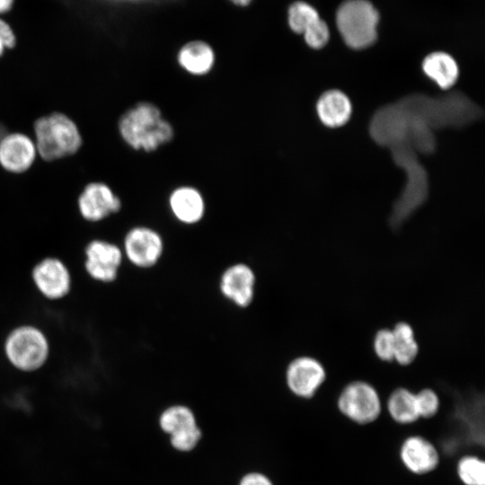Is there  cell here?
Here are the masks:
<instances>
[{
    "mask_svg": "<svg viewBox=\"0 0 485 485\" xmlns=\"http://www.w3.org/2000/svg\"><path fill=\"white\" fill-rule=\"evenodd\" d=\"M481 110L461 93L441 98L411 94L379 109L372 118L374 140L392 152L395 163L418 160L436 149L435 130L463 128Z\"/></svg>",
    "mask_w": 485,
    "mask_h": 485,
    "instance_id": "obj_1",
    "label": "cell"
},
{
    "mask_svg": "<svg viewBox=\"0 0 485 485\" xmlns=\"http://www.w3.org/2000/svg\"><path fill=\"white\" fill-rule=\"evenodd\" d=\"M117 131L129 150L141 153L155 152L169 144L175 133L161 109L147 101L127 107L117 120Z\"/></svg>",
    "mask_w": 485,
    "mask_h": 485,
    "instance_id": "obj_2",
    "label": "cell"
},
{
    "mask_svg": "<svg viewBox=\"0 0 485 485\" xmlns=\"http://www.w3.org/2000/svg\"><path fill=\"white\" fill-rule=\"evenodd\" d=\"M32 139L38 156L47 162L71 156L82 146L77 125L61 112L39 118L33 124Z\"/></svg>",
    "mask_w": 485,
    "mask_h": 485,
    "instance_id": "obj_3",
    "label": "cell"
},
{
    "mask_svg": "<svg viewBox=\"0 0 485 485\" xmlns=\"http://www.w3.org/2000/svg\"><path fill=\"white\" fill-rule=\"evenodd\" d=\"M49 350V342L45 333L31 324L13 329L4 343L6 359L14 368L22 372L40 369L48 361Z\"/></svg>",
    "mask_w": 485,
    "mask_h": 485,
    "instance_id": "obj_4",
    "label": "cell"
},
{
    "mask_svg": "<svg viewBox=\"0 0 485 485\" xmlns=\"http://www.w3.org/2000/svg\"><path fill=\"white\" fill-rule=\"evenodd\" d=\"M378 21L377 10L367 0H346L336 13L340 35L355 49L367 48L376 40Z\"/></svg>",
    "mask_w": 485,
    "mask_h": 485,
    "instance_id": "obj_5",
    "label": "cell"
},
{
    "mask_svg": "<svg viewBox=\"0 0 485 485\" xmlns=\"http://www.w3.org/2000/svg\"><path fill=\"white\" fill-rule=\"evenodd\" d=\"M124 258L134 267L147 269L154 267L162 259L164 241L162 234L147 225H135L124 234L122 240Z\"/></svg>",
    "mask_w": 485,
    "mask_h": 485,
    "instance_id": "obj_6",
    "label": "cell"
},
{
    "mask_svg": "<svg viewBox=\"0 0 485 485\" xmlns=\"http://www.w3.org/2000/svg\"><path fill=\"white\" fill-rule=\"evenodd\" d=\"M338 408L349 420L366 425L378 419L382 406L378 392L371 384L356 381L341 391Z\"/></svg>",
    "mask_w": 485,
    "mask_h": 485,
    "instance_id": "obj_7",
    "label": "cell"
},
{
    "mask_svg": "<svg viewBox=\"0 0 485 485\" xmlns=\"http://www.w3.org/2000/svg\"><path fill=\"white\" fill-rule=\"evenodd\" d=\"M76 203L80 216L92 224L102 222L123 209L122 199L110 185L102 181L86 184Z\"/></svg>",
    "mask_w": 485,
    "mask_h": 485,
    "instance_id": "obj_8",
    "label": "cell"
},
{
    "mask_svg": "<svg viewBox=\"0 0 485 485\" xmlns=\"http://www.w3.org/2000/svg\"><path fill=\"white\" fill-rule=\"evenodd\" d=\"M84 255V269L93 279L101 283H111L117 279L124 259L121 247L97 237L86 243Z\"/></svg>",
    "mask_w": 485,
    "mask_h": 485,
    "instance_id": "obj_9",
    "label": "cell"
},
{
    "mask_svg": "<svg viewBox=\"0 0 485 485\" xmlns=\"http://www.w3.org/2000/svg\"><path fill=\"white\" fill-rule=\"evenodd\" d=\"M32 281L38 291L50 300L62 299L71 290V274L66 265L58 258L46 257L32 269Z\"/></svg>",
    "mask_w": 485,
    "mask_h": 485,
    "instance_id": "obj_10",
    "label": "cell"
},
{
    "mask_svg": "<svg viewBox=\"0 0 485 485\" xmlns=\"http://www.w3.org/2000/svg\"><path fill=\"white\" fill-rule=\"evenodd\" d=\"M255 290L256 275L253 269L246 263L231 264L220 276V293L239 308L251 305L255 296Z\"/></svg>",
    "mask_w": 485,
    "mask_h": 485,
    "instance_id": "obj_11",
    "label": "cell"
},
{
    "mask_svg": "<svg viewBox=\"0 0 485 485\" xmlns=\"http://www.w3.org/2000/svg\"><path fill=\"white\" fill-rule=\"evenodd\" d=\"M38 157L33 139L21 132H8L0 138V166L13 174L27 172Z\"/></svg>",
    "mask_w": 485,
    "mask_h": 485,
    "instance_id": "obj_12",
    "label": "cell"
},
{
    "mask_svg": "<svg viewBox=\"0 0 485 485\" xmlns=\"http://www.w3.org/2000/svg\"><path fill=\"white\" fill-rule=\"evenodd\" d=\"M326 378L322 365L313 357L303 356L293 359L286 371V383L295 396L312 398Z\"/></svg>",
    "mask_w": 485,
    "mask_h": 485,
    "instance_id": "obj_13",
    "label": "cell"
},
{
    "mask_svg": "<svg viewBox=\"0 0 485 485\" xmlns=\"http://www.w3.org/2000/svg\"><path fill=\"white\" fill-rule=\"evenodd\" d=\"M288 24L294 32L303 34L307 45L313 48H322L329 40L327 24L317 11L305 2L297 1L290 5Z\"/></svg>",
    "mask_w": 485,
    "mask_h": 485,
    "instance_id": "obj_14",
    "label": "cell"
},
{
    "mask_svg": "<svg viewBox=\"0 0 485 485\" xmlns=\"http://www.w3.org/2000/svg\"><path fill=\"white\" fill-rule=\"evenodd\" d=\"M168 206L172 216L185 225L198 224L204 218L207 209L203 194L191 185L174 188L169 194Z\"/></svg>",
    "mask_w": 485,
    "mask_h": 485,
    "instance_id": "obj_15",
    "label": "cell"
},
{
    "mask_svg": "<svg viewBox=\"0 0 485 485\" xmlns=\"http://www.w3.org/2000/svg\"><path fill=\"white\" fill-rule=\"evenodd\" d=\"M400 458L406 469L417 475L428 474L439 464L436 448L420 436H410L402 442Z\"/></svg>",
    "mask_w": 485,
    "mask_h": 485,
    "instance_id": "obj_16",
    "label": "cell"
},
{
    "mask_svg": "<svg viewBox=\"0 0 485 485\" xmlns=\"http://www.w3.org/2000/svg\"><path fill=\"white\" fill-rule=\"evenodd\" d=\"M316 112L323 125L329 128L344 126L350 119L352 104L341 91L332 89L324 92L316 102Z\"/></svg>",
    "mask_w": 485,
    "mask_h": 485,
    "instance_id": "obj_17",
    "label": "cell"
},
{
    "mask_svg": "<svg viewBox=\"0 0 485 485\" xmlns=\"http://www.w3.org/2000/svg\"><path fill=\"white\" fill-rule=\"evenodd\" d=\"M179 66L189 75L204 76L215 65L216 56L212 47L202 40H192L183 45L178 52Z\"/></svg>",
    "mask_w": 485,
    "mask_h": 485,
    "instance_id": "obj_18",
    "label": "cell"
},
{
    "mask_svg": "<svg viewBox=\"0 0 485 485\" xmlns=\"http://www.w3.org/2000/svg\"><path fill=\"white\" fill-rule=\"evenodd\" d=\"M425 75L441 89L448 90L454 85L459 76V68L454 58L445 52H433L422 62Z\"/></svg>",
    "mask_w": 485,
    "mask_h": 485,
    "instance_id": "obj_19",
    "label": "cell"
},
{
    "mask_svg": "<svg viewBox=\"0 0 485 485\" xmlns=\"http://www.w3.org/2000/svg\"><path fill=\"white\" fill-rule=\"evenodd\" d=\"M387 410L399 424H411L419 419L416 395L406 388H397L388 398Z\"/></svg>",
    "mask_w": 485,
    "mask_h": 485,
    "instance_id": "obj_20",
    "label": "cell"
},
{
    "mask_svg": "<svg viewBox=\"0 0 485 485\" xmlns=\"http://www.w3.org/2000/svg\"><path fill=\"white\" fill-rule=\"evenodd\" d=\"M160 428L167 435L198 425L193 410L183 404H174L164 409L158 419Z\"/></svg>",
    "mask_w": 485,
    "mask_h": 485,
    "instance_id": "obj_21",
    "label": "cell"
},
{
    "mask_svg": "<svg viewBox=\"0 0 485 485\" xmlns=\"http://www.w3.org/2000/svg\"><path fill=\"white\" fill-rule=\"evenodd\" d=\"M392 331L395 342L393 359L403 366L412 363L419 351L413 329L407 322H399Z\"/></svg>",
    "mask_w": 485,
    "mask_h": 485,
    "instance_id": "obj_22",
    "label": "cell"
},
{
    "mask_svg": "<svg viewBox=\"0 0 485 485\" xmlns=\"http://www.w3.org/2000/svg\"><path fill=\"white\" fill-rule=\"evenodd\" d=\"M456 471L463 485H485V463L478 456L462 457L457 463Z\"/></svg>",
    "mask_w": 485,
    "mask_h": 485,
    "instance_id": "obj_23",
    "label": "cell"
},
{
    "mask_svg": "<svg viewBox=\"0 0 485 485\" xmlns=\"http://www.w3.org/2000/svg\"><path fill=\"white\" fill-rule=\"evenodd\" d=\"M201 437V429L195 425L170 435V444L173 449L187 453L196 448Z\"/></svg>",
    "mask_w": 485,
    "mask_h": 485,
    "instance_id": "obj_24",
    "label": "cell"
},
{
    "mask_svg": "<svg viewBox=\"0 0 485 485\" xmlns=\"http://www.w3.org/2000/svg\"><path fill=\"white\" fill-rule=\"evenodd\" d=\"M415 395L419 418L428 419L437 413L439 398L433 390L426 388L415 393Z\"/></svg>",
    "mask_w": 485,
    "mask_h": 485,
    "instance_id": "obj_25",
    "label": "cell"
},
{
    "mask_svg": "<svg viewBox=\"0 0 485 485\" xmlns=\"http://www.w3.org/2000/svg\"><path fill=\"white\" fill-rule=\"evenodd\" d=\"M394 337L388 329L378 331L374 340V349L376 356L383 361H392L394 356Z\"/></svg>",
    "mask_w": 485,
    "mask_h": 485,
    "instance_id": "obj_26",
    "label": "cell"
},
{
    "mask_svg": "<svg viewBox=\"0 0 485 485\" xmlns=\"http://www.w3.org/2000/svg\"><path fill=\"white\" fill-rule=\"evenodd\" d=\"M18 44L17 36L12 26L0 18V58L7 50H13Z\"/></svg>",
    "mask_w": 485,
    "mask_h": 485,
    "instance_id": "obj_27",
    "label": "cell"
},
{
    "mask_svg": "<svg viewBox=\"0 0 485 485\" xmlns=\"http://www.w3.org/2000/svg\"><path fill=\"white\" fill-rule=\"evenodd\" d=\"M239 485H274L271 480L262 472H251L244 474Z\"/></svg>",
    "mask_w": 485,
    "mask_h": 485,
    "instance_id": "obj_28",
    "label": "cell"
},
{
    "mask_svg": "<svg viewBox=\"0 0 485 485\" xmlns=\"http://www.w3.org/2000/svg\"><path fill=\"white\" fill-rule=\"evenodd\" d=\"M14 4V0H0V14L10 12Z\"/></svg>",
    "mask_w": 485,
    "mask_h": 485,
    "instance_id": "obj_29",
    "label": "cell"
},
{
    "mask_svg": "<svg viewBox=\"0 0 485 485\" xmlns=\"http://www.w3.org/2000/svg\"><path fill=\"white\" fill-rule=\"evenodd\" d=\"M233 4L240 6H246L248 5L251 0H230Z\"/></svg>",
    "mask_w": 485,
    "mask_h": 485,
    "instance_id": "obj_30",
    "label": "cell"
},
{
    "mask_svg": "<svg viewBox=\"0 0 485 485\" xmlns=\"http://www.w3.org/2000/svg\"><path fill=\"white\" fill-rule=\"evenodd\" d=\"M6 133H8L7 130L2 124H0V138Z\"/></svg>",
    "mask_w": 485,
    "mask_h": 485,
    "instance_id": "obj_31",
    "label": "cell"
}]
</instances>
